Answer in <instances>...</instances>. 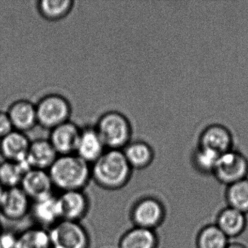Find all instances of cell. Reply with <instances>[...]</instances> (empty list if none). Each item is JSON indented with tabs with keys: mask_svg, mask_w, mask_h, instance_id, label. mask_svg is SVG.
Listing matches in <instances>:
<instances>
[{
	"mask_svg": "<svg viewBox=\"0 0 248 248\" xmlns=\"http://www.w3.org/2000/svg\"><path fill=\"white\" fill-rule=\"evenodd\" d=\"M133 170L122 150L107 149L91 165V178L100 188L117 191L124 188L133 176Z\"/></svg>",
	"mask_w": 248,
	"mask_h": 248,
	"instance_id": "1",
	"label": "cell"
},
{
	"mask_svg": "<svg viewBox=\"0 0 248 248\" xmlns=\"http://www.w3.org/2000/svg\"><path fill=\"white\" fill-rule=\"evenodd\" d=\"M55 188L62 192L83 191L91 178V165L76 155L59 156L48 170Z\"/></svg>",
	"mask_w": 248,
	"mask_h": 248,
	"instance_id": "2",
	"label": "cell"
},
{
	"mask_svg": "<svg viewBox=\"0 0 248 248\" xmlns=\"http://www.w3.org/2000/svg\"><path fill=\"white\" fill-rule=\"evenodd\" d=\"M95 127L107 149L123 150L132 140L131 123L120 111L112 110L104 113Z\"/></svg>",
	"mask_w": 248,
	"mask_h": 248,
	"instance_id": "3",
	"label": "cell"
},
{
	"mask_svg": "<svg viewBox=\"0 0 248 248\" xmlns=\"http://www.w3.org/2000/svg\"><path fill=\"white\" fill-rule=\"evenodd\" d=\"M36 105L37 124L47 130L70 121L72 108L69 100L58 93H50L40 98Z\"/></svg>",
	"mask_w": 248,
	"mask_h": 248,
	"instance_id": "4",
	"label": "cell"
},
{
	"mask_svg": "<svg viewBox=\"0 0 248 248\" xmlns=\"http://www.w3.org/2000/svg\"><path fill=\"white\" fill-rule=\"evenodd\" d=\"M52 248H90L91 238L80 222L62 220L48 229Z\"/></svg>",
	"mask_w": 248,
	"mask_h": 248,
	"instance_id": "5",
	"label": "cell"
},
{
	"mask_svg": "<svg viewBox=\"0 0 248 248\" xmlns=\"http://www.w3.org/2000/svg\"><path fill=\"white\" fill-rule=\"evenodd\" d=\"M165 217V209L162 203L153 197H139L134 202L130 211L133 226L155 230Z\"/></svg>",
	"mask_w": 248,
	"mask_h": 248,
	"instance_id": "6",
	"label": "cell"
},
{
	"mask_svg": "<svg viewBox=\"0 0 248 248\" xmlns=\"http://www.w3.org/2000/svg\"><path fill=\"white\" fill-rule=\"evenodd\" d=\"M213 174L227 186L245 179L248 174V159L239 151L232 149L220 155Z\"/></svg>",
	"mask_w": 248,
	"mask_h": 248,
	"instance_id": "7",
	"label": "cell"
},
{
	"mask_svg": "<svg viewBox=\"0 0 248 248\" xmlns=\"http://www.w3.org/2000/svg\"><path fill=\"white\" fill-rule=\"evenodd\" d=\"M31 200L21 187L6 188L0 202V214L8 220L17 221L30 214Z\"/></svg>",
	"mask_w": 248,
	"mask_h": 248,
	"instance_id": "8",
	"label": "cell"
},
{
	"mask_svg": "<svg viewBox=\"0 0 248 248\" xmlns=\"http://www.w3.org/2000/svg\"><path fill=\"white\" fill-rule=\"evenodd\" d=\"M20 187L31 202L43 200L53 195L54 186L48 171L30 169L24 174Z\"/></svg>",
	"mask_w": 248,
	"mask_h": 248,
	"instance_id": "9",
	"label": "cell"
},
{
	"mask_svg": "<svg viewBox=\"0 0 248 248\" xmlns=\"http://www.w3.org/2000/svg\"><path fill=\"white\" fill-rule=\"evenodd\" d=\"M58 199L62 220L80 222L88 215L90 200L83 191H63Z\"/></svg>",
	"mask_w": 248,
	"mask_h": 248,
	"instance_id": "10",
	"label": "cell"
},
{
	"mask_svg": "<svg viewBox=\"0 0 248 248\" xmlns=\"http://www.w3.org/2000/svg\"><path fill=\"white\" fill-rule=\"evenodd\" d=\"M80 132L81 128L78 124L69 121L50 130L48 140L59 156L73 155Z\"/></svg>",
	"mask_w": 248,
	"mask_h": 248,
	"instance_id": "11",
	"label": "cell"
},
{
	"mask_svg": "<svg viewBox=\"0 0 248 248\" xmlns=\"http://www.w3.org/2000/svg\"><path fill=\"white\" fill-rule=\"evenodd\" d=\"M107 150L95 126L81 128L75 155L90 165L95 162Z\"/></svg>",
	"mask_w": 248,
	"mask_h": 248,
	"instance_id": "12",
	"label": "cell"
},
{
	"mask_svg": "<svg viewBox=\"0 0 248 248\" xmlns=\"http://www.w3.org/2000/svg\"><path fill=\"white\" fill-rule=\"evenodd\" d=\"M199 147L213 151L219 155L232 150L233 139L229 129L222 124H214L206 127L200 135Z\"/></svg>",
	"mask_w": 248,
	"mask_h": 248,
	"instance_id": "13",
	"label": "cell"
},
{
	"mask_svg": "<svg viewBox=\"0 0 248 248\" xmlns=\"http://www.w3.org/2000/svg\"><path fill=\"white\" fill-rule=\"evenodd\" d=\"M30 214L37 226L50 229L62 220L58 196L53 194L43 200L31 202Z\"/></svg>",
	"mask_w": 248,
	"mask_h": 248,
	"instance_id": "14",
	"label": "cell"
},
{
	"mask_svg": "<svg viewBox=\"0 0 248 248\" xmlns=\"http://www.w3.org/2000/svg\"><path fill=\"white\" fill-rule=\"evenodd\" d=\"M7 113L14 130L17 131L26 133L37 125L36 105L29 100L19 99L14 101Z\"/></svg>",
	"mask_w": 248,
	"mask_h": 248,
	"instance_id": "15",
	"label": "cell"
},
{
	"mask_svg": "<svg viewBox=\"0 0 248 248\" xmlns=\"http://www.w3.org/2000/svg\"><path fill=\"white\" fill-rule=\"evenodd\" d=\"M31 140L22 132L13 130L0 139V155L4 160L22 162L26 161Z\"/></svg>",
	"mask_w": 248,
	"mask_h": 248,
	"instance_id": "16",
	"label": "cell"
},
{
	"mask_svg": "<svg viewBox=\"0 0 248 248\" xmlns=\"http://www.w3.org/2000/svg\"><path fill=\"white\" fill-rule=\"evenodd\" d=\"M58 156L48 139H39L31 141L26 162L30 169L48 170Z\"/></svg>",
	"mask_w": 248,
	"mask_h": 248,
	"instance_id": "17",
	"label": "cell"
},
{
	"mask_svg": "<svg viewBox=\"0 0 248 248\" xmlns=\"http://www.w3.org/2000/svg\"><path fill=\"white\" fill-rule=\"evenodd\" d=\"M122 151L133 171L146 170L155 157V149L143 140H131Z\"/></svg>",
	"mask_w": 248,
	"mask_h": 248,
	"instance_id": "18",
	"label": "cell"
},
{
	"mask_svg": "<svg viewBox=\"0 0 248 248\" xmlns=\"http://www.w3.org/2000/svg\"><path fill=\"white\" fill-rule=\"evenodd\" d=\"M157 236L155 230L133 226L119 240V248H156Z\"/></svg>",
	"mask_w": 248,
	"mask_h": 248,
	"instance_id": "19",
	"label": "cell"
},
{
	"mask_svg": "<svg viewBox=\"0 0 248 248\" xmlns=\"http://www.w3.org/2000/svg\"><path fill=\"white\" fill-rule=\"evenodd\" d=\"M246 217L245 213L227 207L220 212L216 221V226L229 238L239 236L245 227Z\"/></svg>",
	"mask_w": 248,
	"mask_h": 248,
	"instance_id": "20",
	"label": "cell"
},
{
	"mask_svg": "<svg viewBox=\"0 0 248 248\" xmlns=\"http://www.w3.org/2000/svg\"><path fill=\"white\" fill-rule=\"evenodd\" d=\"M75 4L72 0H40L37 2V8L44 19L59 21L71 14Z\"/></svg>",
	"mask_w": 248,
	"mask_h": 248,
	"instance_id": "21",
	"label": "cell"
},
{
	"mask_svg": "<svg viewBox=\"0 0 248 248\" xmlns=\"http://www.w3.org/2000/svg\"><path fill=\"white\" fill-rule=\"evenodd\" d=\"M15 248H52L48 229L36 226L17 235Z\"/></svg>",
	"mask_w": 248,
	"mask_h": 248,
	"instance_id": "22",
	"label": "cell"
},
{
	"mask_svg": "<svg viewBox=\"0 0 248 248\" xmlns=\"http://www.w3.org/2000/svg\"><path fill=\"white\" fill-rule=\"evenodd\" d=\"M30 170L27 162L4 160L0 163V186L5 189L20 186L24 174Z\"/></svg>",
	"mask_w": 248,
	"mask_h": 248,
	"instance_id": "23",
	"label": "cell"
},
{
	"mask_svg": "<svg viewBox=\"0 0 248 248\" xmlns=\"http://www.w3.org/2000/svg\"><path fill=\"white\" fill-rule=\"evenodd\" d=\"M226 199L229 207L245 214L248 213V178L228 186Z\"/></svg>",
	"mask_w": 248,
	"mask_h": 248,
	"instance_id": "24",
	"label": "cell"
},
{
	"mask_svg": "<svg viewBox=\"0 0 248 248\" xmlns=\"http://www.w3.org/2000/svg\"><path fill=\"white\" fill-rule=\"evenodd\" d=\"M229 238L216 225L206 226L199 233L198 248H226Z\"/></svg>",
	"mask_w": 248,
	"mask_h": 248,
	"instance_id": "25",
	"label": "cell"
},
{
	"mask_svg": "<svg viewBox=\"0 0 248 248\" xmlns=\"http://www.w3.org/2000/svg\"><path fill=\"white\" fill-rule=\"evenodd\" d=\"M220 155L213 151L199 147L193 152L192 160L197 169L204 173H213Z\"/></svg>",
	"mask_w": 248,
	"mask_h": 248,
	"instance_id": "26",
	"label": "cell"
},
{
	"mask_svg": "<svg viewBox=\"0 0 248 248\" xmlns=\"http://www.w3.org/2000/svg\"><path fill=\"white\" fill-rule=\"evenodd\" d=\"M14 130L8 113L0 111V139Z\"/></svg>",
	"mask_w": 248,
	"mask_h": 248,
	"instance_id": "27",
	"label": "cell"
},
{
	"mask_svg": "<svg viewBox=\"0 0 248 248\" xmlns=\"http://www.w3.org/2000/svg\"><path fill=\"white\" fill-rule=\"evenodd\" d=\"M226 248H246L244 245L241 244L236 243V242H229V245L226 247Z\"/></svg>",
	"mask_w": 248,
	"mask_h": 248,
	"instance_id": "28",
	"label": "cell"
},
{
	"mask_svg": "<svg viewBox=\"0 0 248 248\" xmlns=\"http://www.w3.org/2000/svg\"><path fill=\"white\" fill-rule=\"evenodd\" d=\"M4 191H5V188L2 186H0V202H1V200H2V195H3Z\"/></svg>",
	"mask_w": 248,
	"mask_h": 248,
	"instance_id": "29",
	"label": "cell"
}]
</instances>
